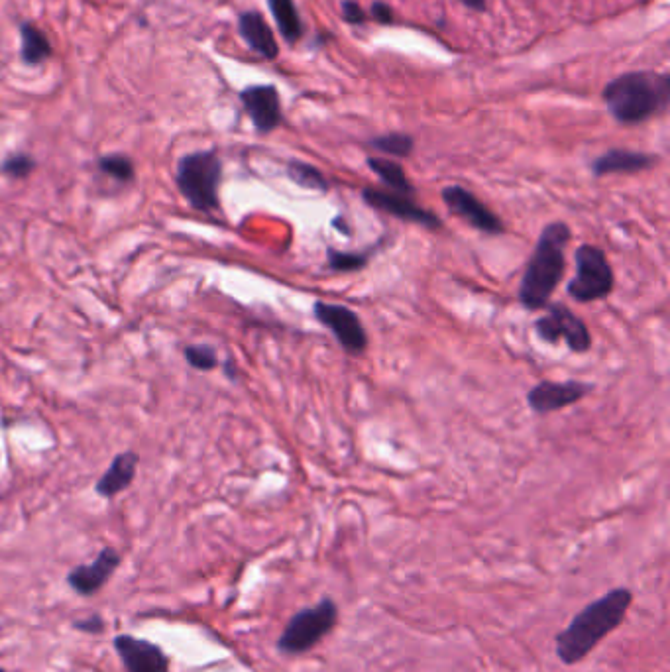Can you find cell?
Masks as SVG:
<instances>
[{
  "label": "cell",
  "instance_id": "1",
  "mask_svg": "<svg viewBox=\"0 0 670 672\" xmlns=\"http://www.w3.org/2000/svg\"><path fill=\"white\" fill-rule=\"evenodd\" d=\"M633 604L629 588H614L588 604L555 637V655L562 665L584 661L610 633L623 623Z\"/></svg>",
  "mask_w": 670,
  "mask_h": 672
},
{
  "label": "cell",
  "instance_id": "2",
  "mask_svg": "<svg viewBox=\"0 0 670 672\" xmlns=\"http://www.w3.org/2000/svg\"><path fill=\"white\" fill-rule=\"evenodd\" d=\"M566 223L547 224L537 240V246L525 266L519 283V303L527 311L547 309L566 270V246L570 242Z\"/></svg>",
  "mask_w": 670,
  "mask_h": 672
},
{
  "label": "cell",
  "instance_id": "3",
  "mask_svg": "<svg viewBox=\"0 0 670 672\" xmlns=\"http://www.w3.org/2000/svg\"><path fill=\"white\" fill-rule=\"evenodd\" d=\"M602 97L619 124H641L669 109L670 77L655 71L623 73L604 87Z\"/></svg>",
  "mask_w": 670,
  "mask_h": 672
},
{
  "label": "cell",
  "instance_id": "4",
  "mask_svg": "<svg viewBox=\"0 0 670 672\" xmlns=\"http://www.w3.org/2000/svg\"><path fill=\"white\" fill-rule=\"evenodd\" d=\"M223 162L215 150L185 154L175 168V183L185 201L201 213L217 211Z\"/></svg>",
  "mask_w": 670,
  "mask_h": 672
},
{
  "label": "cell",
  "instance_id": "5",
  "mask_svg": "<svg viewBox=\"0 0 670 672\" xmlns=\"http://www.w3.org/2000/svg\"><path fill=\"white\" fill-rule=\"evenodd\" d=\"M338 623V606L325 596L319 604L303 608L289 617L281 631L276 647L283 657H301L313 651Z\"/></svg>",
  "mask_w": 670,
  "mask_h": 672
},
{
  "label": "cell",
  "instance_id": "6",
  "mask_svg": "<svg viewBox=\"0 0 670 672\" xmlns=\"http://www.w3.org/2000/svg\"><path fill=\"white\" fill-rule=\"evenodd\" d=\"M576 276L568 281L566 293L576 303H594L614 291V270L602 248L580 244L574 252Z\"/></svg>",
  "mask_w": 670,
  "mask_h": 672
},
{
  "label": "cell",
  "instance_id": "7",
  "mask_svg": "<svg viewBox=\"0 0 670 672\" xmlns=\"http://www.w3.org/2000/svg\"><path fill=\"white\" fill-rule=\"evenodd\" d=\"M535 333L549 344L562 340L574 354H584L592 346V336L586 323L562 303L547 305V315L535 321Z\"/></svg>",
  "mask_w": 670,
  "mask_h": 672
},
{
  "label": "cell",
  "instance_id": "8",
  "mask_svg": "<svg viewBox=\"0 0 670 672\" xmlns=\"http://www.w3.org/2000/svg\"><path fill=\"white\" fill-rule=\"evenodd\" d=\"M313 315L323 327H327L335 335L338 344L348 354L352 356L364 354V350L368 348V335L360 317L352 309L336 303L315 301Z\"/></svg>",
  "mask_w": 670,
  "mask_h": 672
},
{
  "label": "cell",
  "instance_id": "9",
  "mask_svg": "<svg viewBox=\"0 0 670 672\" xmlns=\"http://www.w3.org/2000/svg\"><path fill=\"white\" fill-rule=\"evenodd\" d=\"M443 203L448 211L470 224L472 228L484 234H503L505 226L502 219L490 211L486 203H482L472 191L462 185H448L443 189Z\"/></svg>",
  "mask_w": 670,
  "mask_h": 672
},
{
  "label": "cell",
  "instance_id": "10",
  "mask_svg": "<svg viewBox=\"0 0 670 672\" xmlns=\"http://www.w3.org/2000/svg\"><path fill=\"white\" fill-rule=\"evenodd\" d=\"M362 199L368 207L378 209V211L391 215L399 221L419 224V226H425L429 230H439L443 226V221L435 213L417 205L413 201V197L391 193V191H382V189H376V187H366V189H362Z\"/></svg>",
  "mask_w": 670,
  "mask_h": 672
},
{
  "label": "cell",
  "instance_id": "11",
  "mask_svg": "<svg viewBox=\"0 0 670 672\" xmlns=\"http://www.w3.org/2000/svg\"><path fill=\"white\" fill-rule=\"evenodd\" d=\"M112 647L126 672H169V657L166 651L142 637L116 635Z\"/></svg>",
  "mask_w": 670,
  "mask_h": 672
},
{
  "label": "cell",
  "instance_id": "12",
  "mask_svg": "<svg viewBox=\"0 0 670 672\" xmlns=\"http://www.w3.org/2000/svg\"><path fill=\"white\" fill-rule=\"evenodd\" d=\"M120 562H122V557L118 555V551L112 549V547H105L93 562L79 564V566L69 570V574L65 578L67 586L77 596L91 598L109 584V580L118 570Z\"/></svg>",
  "mask_w": 670,
  "mask_h": 672
},
{
  "label": "cell",
  "instance_id": "13",
  "mask_svg": "<svg viewBox=\"0 0 670 672\" xmlns=\"http://www.w3.org/2000/svg\"><path fill=\"white\" fill-rule=\"evenodd\" d=\"M594 390V384L588 382H539L527 393V405L531 411L539 415H549L560 409H566L578 401H582L588 393Z\"/></svg>",
  "mask_w": 670,
  "mask_h": 672
},
{
  "label": "cell",
  "instance_id": "14",
  "mask_svg": "<svg viewBox=\"0 0 670 672\" xmlns=\"http://www.w3.org/2000/svg\"><path fill=\"white\" fill-rule=\"evenodd\" d=\"M238 97L260 134H270L280 126L283 120L280 91L274 85H250Z\"/></svg>",
  "mask_w": 670,
  "mask_h": 672
},
{
  "label": "cell",
  "instance_id": "15",
  "mask_svg": "<svg viewBox=\"0 0 670 672\" xmlns=\"http://www.w3.org/2000/svg\"><path fill=\"white\" fill-rule=\"evenodd\" d=\"M238 34L246 42V46L266 61H274L280 56V48L276 36L258 10H246L238 16Z\"/></svg>",
  "mask_w": 670,
  "mask_h": 672
},
{
  "label": "cell",
  "instance_id": "16",
  "mask_svg": "<svg viewBox=\"0 0 670 672\" xmlns=\"http://www.w3.org/2000/svg\"><path fill=\"white\" fill-rule=\"evenodd\" d=\"M659 162L657 156L645 154V152H633V150H621L615 148L592 162V171L596 177L614 175V173H637L645 169L655 168Z\"/></svg>",
  "mask_w": 670,
  "mask_h": 672
},
{
  "label": "cell",
  "instance_id": "17",
  "mask_svg": "<svg viewBox=\"0 0 670 672\" xmlns=\"http://www.w3.org/2000/svg\"><path fill=\"white\" fill-rule=\"evenodd\" d=\"M138 462H140V458H138L136 452H122V454L114 456L109 470L97 482L95 492L101 498H107V500H111L114 496H118L120 492H124L134 482Z\"/></svg>",
  "mask_w": 670,
  "mask_h": 672
},
{
  "label": "cell",
  "instance_id": "18",
  "mask_svg": "<svg viewBox=\"0 0 670 672\" xmlns=\"http://www.w3.org/2000/svg\"><path fill=\"white\" fill-rule=\"evenodd\" d=\"M20 34V61L28 67L44 65L48 59L54 56V46L50 38L46 36L40 26H36L30 20H24L18 24Z\"/></svg>",
  "mask_w": 670,
  "mask_h": 672
},
{
  "label": "cell",
  "instance_id": "19",
  "mask_svg": "<svg viewBox=\"0 0 670 672\" xmlns=\"http://www.w3.org/2000/svg\"><path fill=\"white\" fill-rule=\"evenodd\" d=\"M268 8L278 24L281 38L287 44H297L305 34V24L293 0H268Z\"/></svg>",
  "mask_w": 670,
  "mask_h": 672
},
{
  "label": "cell",
  "instance_id": "20",
  "mask_svg": "<svg viewBox=\"0 0 670 672\" xmlns=\"http://www.w3.org/2000/svg\"><path fill=\"white\" fill-rule=\"evenodd\" d=\"M366 164L382 179L384 185H388L391 193H399L407 197L415 195V187L407 179L405 169L401 168L397 162H391L388 158H368Z\"/></svg>",
  "mask_w": 670,
  "mask_h": 672
},
{
  "label": "cell",
  "instance_id": "21",
  "mask_svg": "<svg viewBox=\"0 0 670 672\" xmlns=\"http://www.w3.org/2000/svg\"><path fill=\"white\" fill-rule=\"evenodd\" d=\"M287 177L303 187V189H309V191H317V193H327L329 191V181L327 177L321 173V169L311 166V164H305V162H299V160H291L287 164Z\"/></svg>",
  "mask_w": 670,
  "mask_h": 672
},
{
  "label": "cell",
  "instance_id": "22",
  "mask_svg": "<svg viewBox=\"0 0 670 672\" xmlns=\"http://www.w3.org/2000/svg\"><path fill=\"white\" fill-rule=\"evenodd\" d=\"M370 146L382 154H388L393 158H407L415 150V140L409 134L403 132H390L384 136H376L370 140Z\"/></svg>",
  "mask_w": 670,
  "mask_h": 672
},
{
  "label": "cell",
  "instance_id": "23",
  "mask_svg": "<svg viewBox=\"0 0 670 672\" xmlns=\"http://www.w3.org/2000/svg\"><path fill=\"white\" fill-rule=\"evenodd\" d=\"M97 166H99V169L105 175H109V177L120 181V183H128L136 175L134 162L128 156H124V154H107V156H103V158L97 160Z\"/></svg>",
  "mask_w": 670,
  "mask_h": 672
},
{
  "label": "cell",
  "instance_id": "24",
  "mask_svg": "<svg viewBox=\"0 0 670 672\" xmlns=\"http://www.w3.org/2000/svg\"><path fill=\"white\" fill-rule=\"evenodd\" d=\"M327 266L331 272L348 274L358 272L368 266V254H356V252H340L335 248L327 250Z\"/></svg>",
  "mask_w": 670,
  "mask_h": 672
},
{
  "label": "cell",
  "instance_id": "25",
  "mask_svg": "<svg viewBox=\"0 0 670 672\" xmlns=\"http://www.w3.org/2000/svg\"><path fill=\"white\" fill-rule=\"evenodd\" d=\"M185 360H187L195 370H201V372L215 370L217 364H219V358H217L215 348H213V346H207V344L187 346V348H185Z\"/></svg>",
  "mask_w": 670,
  "mask_h": 672
},
{
  "label": "cell",
  "instance_id": "26",
  "mask_svg": "<svg viewBox=\"0 0 670 672\" xmlns=\"http://www.w3.org/2000/svg\"><path fill=\"white\" fill-rule=\"evenodd\" d=\"M34 169H36V160L30 154L16 152V154H10L2 162L0 173H4L6 177H12V179H26V177L32 175Z\"/></svg>",
  "mask_w": 670,
  "mask_h": 672
},
{
  "label": "cell",
  "instance_id": "27",
  "mask_svg": "<svg viewBox=\"0 0 670 672\" xmlns=\"http://www.w3.org/2000/svg\"><path fill=\"white\" fill-rule=\"evenodd\" d=\"M340 16L346 24H352V26H362L368 20V12L356 0H342Z\"/></svg>",
  "mask_w": 670,
  "mask_h": 672
},
{
  "label": "cell",
  "instance_id": "28",
  "mask_svg": "<svg viewBox=\"0 0 670 672\" xmlns=\"http://www.w3.org/2000/svg\"><path fill=\"white\" fill-rule=\"evenodd\" d=\"M370 16H372L378 24H384V26L393 24V20H395V16H393V8H391L388 2H384V0H376V2H372V8H370L368 18H370Z\"/></svg>",
  "mask_w": 670,
  "mask_h": 672
},
{
  "label": "cell",
  "instance_id": "29",
  "mask_svg": "<svg viewBox=\"0 0 670 672\" xmlns=\"http://www.w3.org/2000/svg\"><path fill=\"white\" fill-rule=\"evenodd\" d=\"M73 627L83 633H103L105 631V619L99 614H91L89 617L73 621Z\"/></svg>",
  "mask_w": 670,
  "mask_h": 672
},
{
  "label": "cell",
  "instance_id": "30",
  "mask_svg": "<svg viewBox=\"0 0 670 672\" xmlns=\"http://www.w3.org/2000/svg\"><path fill=\"white\" fill-rule=\"evenodd\" d=\"M460 2L474 12H484L486 10V0H460Z\"/></svg>",
  "mask_w": 670,
  "mask_h": 672
},
{
  "label": "cell",
  "instance_id": "31",
  "mask_svg": "<svg viewBox=\"0 0 670 672\" xmlns=\"http://www.w3.org/2000/svg\"><path fill=\"white\" fill-rule=\"evenodd\" d=\"M333 224H335L336 230H338V232H342L344 236H348V234H350V230L346 228V223H344V219H342V217H336L335 221H333Z\"/></svg>",
  "mask_w": 670,
  "mask_h": 672
},
{
  "label": "cell",
  "instance_id": "32",
  "mask_svg": "<svg viewBox=\"0 0 670 672\" xmlns=\"http://www.w3.org/2000/svg\"><path fill=\"white\" fill-rule=\"evenodd\" d=\"M0 672H6V671H4V669H2V667H0Z\"/></svg>",
  "mask_w": 670,
  "mask_h": 672
}]
</instances>
